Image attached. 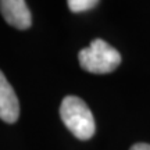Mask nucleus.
<instances>
[{"mask_svg": "<svg viewBox=\"0 0 150 150\" xmlns=\"http://www.w3.org/2000/svg\"><path fill=\"white\" fill-rule=\"evenodd\" d=\"M129 150H150V145L149 143H136Z\"/></svg>", "mask_w": 150, "mask_h": 150, "instance_id": "423d86ee", "label": "nucleus"}, {"mask_svg": "<svg viewBox=\"0 0 150 150\" xmlns=\"http://www.w3.org/2000/svg\"><path fill=\"white\" fill-rule=\"evenodd\" d=\"M67 4L72 13H83V11L95 8L99 4V1L97 0H70Z\"/></svg>", "mask_w": 150, "mask_h": 150, "instance_id": "39448f33", "label": "nucleus"}, {"mask_svg": "<svg viewBox=\"0 0 150 150\" xmlns=\"http://www.w3.org/2000/svg\"><path fill=\"white\" fill-rule=\"evenodd\" d=\"M20 117V103L13 86L0 71V120L14 124Z\"/></svg>", "mask_w": 150, "mask_h": 150, "instance_id": "20e7f679", "label": "nucleus"}, {"mask_svg": "<svg viewBox=\"0 0 150 150\" xmlns=\"http://www.w3.org/2000/svg\"><path fill=\"white\" fill-rule=\"evenodd\" d=\"M0 11L7 24L17 29H28L32 25L31 11L24 0H1Z\"/></svg>", "mask_w": 150, "mask_h": 150, "instance_id": "7ed1b4c3", "label": "nucleus"}, {"mask_svg": "<svg viewBox=\"0 0 150 150\" xmlns=\"http://www.w3.org/2000/svg\"><path fill=\"white\" fill-rule=\"evenodd\" d=\"M82 70L91 74H110L121 64V54L103 39H93L88 47L78 53Z\"/></svg>", "mask_w": 150, "mask_h": 150, "instance_id": "f03ea898", "label": "nucleus"}, {"mask_svg": "<svg viewBox=\"0 0 150 150\" xmlns=\"http://www.w3.org/2000/svg\"><path fill=\"white\" fill-rule=\"evenodd\" d=\"M60 117L67 129L79 140H89L96 132L95 117L82 99L65 96L60 106Z\"/></svg>", "mask_w": 150, "mask_h": 150, "instance_id": "f257e3e1", "label": "nucleus"}]
</instances>
